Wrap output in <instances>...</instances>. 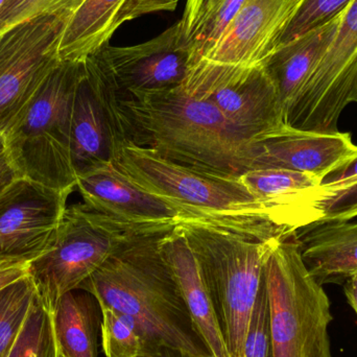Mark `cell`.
I'll use <instances>...</instances> for the list:
<instances>
[{"instance_id":"cell-1","label":"cell","mask_w":357,"mask_h":357,"mask_svg":"<svg viewBox=\"0 0 357 357\" xmlns=\"http://www.w3.org/2000/svg\"><path fill=\"white\" fill-rule=\"evenodd\" d=\"M113 110L119 142L128 140L178 165L228 177L256 169L258 142L181 86L144 96L123 93L114 86Z\"/></svg>"},{"instance_id":"cell-2","label":"cell","mask_w":357,"mask_h":357,"mask_svg":"<svg viewBox=\"0 0 357 357\" xmlns=\"http://www.w3.org/2000/svg\"><path fill=\"white\" fill-rule=\"evenodd\" d=\"M165 234L132 239L77 289L91 293L102 307L133 319L152 347L165 346L193 357H212L161 252Z\"/></svg>"},{"instance_id":"cell-3","label":"cell","mask_w":357,"mask_h":357,"mask_svg":"<svg viewBox=\"0 0 357 357\" xmlns=\"http://www.w3.org/2000/svg\"><path fill=\"white\" fill-rule=\"evenodd\" d=\"M112 165L146 192L182 210L189 222L226 229L264 243L289 236L271 222L241 178L185 167L128 140L115 144Z\"/></svg>"},{"instance_id":"cell-4","label":"cell","mask_w":357,"mask_h":357,"mask_svg":"<svg viewBox=\"0 0 357 357\" xmlns=\"http://www.w3.org/2000/svg\"><path fill=\"white\" fill-rule=\"evenodd\" d=\"M83 62L61 61L2 134L6 154L19 178L73 193L71 123Z\"/></svg>"},{"instance_id":"cell-5","label":"cell","mask_w":357,"mask_h":357,"mask_svg":"<svg viewBox=\"0 0 357 357\" xmlns=\"http://www.w3.org/2000/svg\"><path fill=\"white\" fill-rule=\"evenodd\" d=\"M273 357H331V302L306 268L297 232L266 241Z\"/></svg>"},{"instance_id":"cell-6","label":"cell","mask_w":357,"mask_h":357,"mask_svg":"<svg viewBox=\"0 0 357 357\" xmlns=\"http://www.w3.org/2000/svg\"><path fill=\"white\" fill-rule=\"evenodd\" d=\"M178 226L199 260L229 357H245L248 327L264 279L266 241L201 222Z\"/></svg>"},{"instance_id":"cell-7","label":"cell","mask_w":357,"mask_h":357,"mask_svg":"<svg viewBox=\"0 0 357 357\" xmlns=\"http://www.w3.org/2000/svg\"><path fill=\"white\" fill-rule=\"evenodd\" d=\"M154 233L167 232L115 220L84 203L67 206L54 245L29 264L38 298L52 312L62 296L79 289L119 248Z\"/></svg>"},{"instance_id":"cell-8","label":"cell","mask_w":357,"mask_h":357,"mask_svg":"<svg viewBox=\"0 0 357 357\" xmlns=\"http://www.w3.org/2000/svg\"><path fill=\"white\" fill-rule=\"evenodd\" d=\"M181 88L215 107L255 142L287 126L278 89L266 65L229 66L197 59L189 65Z\"/></svg>"},{"instance_id":"cell-9","label":"cell","mask_w":357,"mask_h":357,"mask_svg":"<svg viewBox=\"0 0 357 357\" xmlns=\"http://www.w3.org/2000/svg\"><path fill=\"white\" fill-rule=\"evenodd\" d=\"M350 102L357 104V0L342 10L335 37L289 113L287 126L335 133Z\"/></svg>"},{"instance_id":"cell-10","label":"cell","mask_w":357,"mask_h":357,"mask_svg":"<svg viewBox=\"0 0 357 357\" xmlns=\"http://www.w3.org/2000/svg\"><path fill=\"white\" fill-rule=\"evenodd\" d=\"M65 22L42 15L0 33V135L61 63Z\"/></svg>"},{"instance_id":"cell-11","label":"cell","mask_w":357,"mask_h":357,"mask_svg":"<svg viewBox=\"0 0 357 357\" xmlns=\"http://www.w3.org/2000/svg\"><path fill=\"white\" fill-rule=\"evenodd\" d=\"M70 195L24 178L0 192V259L31 262L54 245Z\"/></svg>"},{"instance_id":"cell-12","label":"cell","mask_w":357,"mask_h":357,"mask_svg":"<svg viewBox=\"0 0 357 357\" xmlns=\"http://www.w3.org/2000/svg\"><path fill=\"white\" fill-rule=\"evenodd\" d=\"M94 54L117 91L130 96L158 93L180 87L191 61L178 22L144 43L126 47L108 43Z\"/></svg>"},{"instance_id":"cell-13","label":"cell","mask_w":357,"mask_h":357,"mask_svg":"<svg viewBox=\"0 0 357 357\" xmlns=\"http://www.w3.org/2000/svg\"><path fill=\"white\" fill-rule=\"evenodd\" d=\"M119 140L113 84L96 54L84 61L71 123V159L75 174L112 165Z\"/></svg>"},{"instance_id":"cell-14","label":"cell","mask_w":357,"mask_h":357,"mask_svg":"<svg viewBox=\"0 0 357 357\" xmlns=\"http://www.w3.org/2000/svg\"><path fill=\"white\" fill-rule=\"evenodd\" d=\"M303 0H245L218 41L199 59L229 66L266 65Z\"/></svg>"},{"instance_id":"cell-15","label":"cell","mask_w":357,"mask_h":357,"mask_svg":"<svg viewBox=\"0 0 357 357\" xmlns=\"http://www.w3.org/2000/svg\"><path fill=\"white\" fill-rule=\"evenodd\" d=\"M75 190L91 209L135 226L169 232L190 220L182 210L134 184L113 165L77 175Z\"/></svg>"},{"instance_id":"cell-16","label":"cell","mask_w":357,"mask_h":357,"mask_svg":"<svg viewBox=\"0 0 357 357\" xmlns=\"http://www.w3.org/2000/svg\"><path fill=\"white\" fill-rule=\"evenodd\" d=\"M239 178L257 197L271 222L285 234L322 220L320 204L327 195L322 178L279 169H251Z\"/></svg>"},{"instance_id":"cell-17","label":"cell","mask_w":357,"mask_h":357,"mask_svg":"<svg viewBox=\"0 0 357 357\" xmlns=\"http://www.w3.org/2000/svg\"><path fill=\"white\" fill-rule=\"evenodd\" d=\"M256 169H279L323 178L357 155L351 134L319 133L285 126L258 142Z\"/></svg>"},{"instance_id":"cell-18","label":"cell","mask_w":357,"mask_h":357,"mask_svg":"<svg viewBox=\"0 0 357 357\" xmlns=\"http://www.w3.org/2000/svg\"><path fill=\"white\" fill-rule=\"evenodd\" d=\"M178 0H86L65 24L61 61L83 62L109 43L128 21L154 13L174 12Z\"/></svg>"},{"instance_id":"cell-19","label":"cell","mask_w":357,"mask_h":357,"mask_svg":"<svg viewBox=\"0 0 357 357\" xmlns=\"http://www.w3.org/2000/svg\"><path fill=\"white\" fill-rule=\"evenodd\" d=\"M160 248L212 357H229L199 260L178 225L161 237Z\"/></svg>"},{"instance_id":"cell-20","label":"cell","mask_w":357,"mask_h":357,"mask_svg":"<svg viewBox=\"0 0 357 357\" xmlns=\"http://www.w3.org/2000/svg\"><path fill=\"white\" fill-rule=\"evenodd\" d=\"M298 235L302 259L319 284H344L357 274V222H327Z\"/></svg>"},{"instance_id":"cell-21","label":"cell","mask_w":357,"mask_h":357,"mask_svg":"<svg viewBox=\"0 0 357 357\" xmlns=\"http://www.w3.org/2000/svg\"><path fill=\"white\" fill-rule=\"evenodd\" d=\"M340 16L341 14L279 46L266 62V69L280 96L285 123L308 79L331 45L339 25Z\"/></svg>"},{"instance_id":"cell-22","label":"cell","mask_w":357,"mask_h":357,"mask_svg":"<svg viewBox=\"0 0 357 357\" xmlns=\"http://www.w3.org/2000/svg\"><path fill=\"white\" fill-rule=\"evenodd\" d=\"M54 333L63 357H98L102 310L89 291L75 289L60 298L52 310Z\"/></svg>"},{"instance_id":"cell-23","label":"cell","mask_w":357,"mask_h":357,"mask_svg":"<svg viewBox=\"0 0 357 357\" xmlns=\"http://www.w3.org/2000/svg\"><path fill=\"white\" fill-rule=\"evenodd\" d=\"M245 0H186L178 21L191 61L203 56L218 41Z\"/></svg>"},{"instance_id":"cell-24","label":"cell","mask_w":357,"mask_h":357,"mask_svg":"<svg viewBox=\"0 0 357 357\" xmlns=\"http://www.w3.org/2000/svg\"><path fill=\"white\" fill-rule=\"evenodd\" d=\"M321 185L327 195L320 204L323 218L319 224L357 218V155L325 176Z\"/></svg>"},{"instance_id":"cell-25","label":"cell","mask_w":357,"mask_h":357,"mask_svg":"<svg viewBox=\"0 0 357 357\" xmlns=\"http://www.w3.org/2000/svg\"><path fill=\"white\" fill-rule=\"evenodd\" d=\"M37 298L29 275L0 289V356L12 349Z\"/></svg>"},{"instance_id":"cell-26","label":"cell","mask_w":357,"mask_h":357,"mask_svg":"<svg viewBox=\"0 0 357 357\" xmlns=\"http://www.w3.org/2000/svg\"><path fill=\"white\" fill-rule=\"evenodd\" d=\"M8 357H60L52 312L36 300Z\"/></svg>"},{"instance_id":"cell-27","label":"cell","mask_w":357,"mask_h":357,"mask_svg":"<svg viewBox=\"0 0 357 357\" xmlns=\"http://www.w3.org/2000/svg\"><path fill=\"white\" fill-rule=\"evenodd\" d=\"M102 346L106 357L148 356L152 346L146 342L139 325L125 314L102 307Z\"/></svg>"},{"instance_id":"cell-28","label":"cell","mask_w":357,"mask_h":357,"mask_svg":"<svg viewBox=\"0 0 357 357\" xmlns=\"http://www.w3.org/2000/svg\"><path fill=\"white\" fill-rule=\"evenodd\" d=\"M86 0H3L0 4V33L23 21L50 15L68 22Z\"/></svg>"},{"instance_id":"cell-29","label":"cell","mask_w":357,"mask_h":357,"mask_svg":"<svg viewBox=\"0 0 357 357\" xmlns=\"http://www.w3.org/2000/svg\"><path fill=\"white\" fill-rule=\"evenodd\" d=\"M350 1L351 0H303L285 29L279 46L333 20Z\"/></svg>"},{"instance_id":"cell-30","label":"cell","mask_w":357,"mask_h":357,"mask_svg":"<svg viewBox=\"0 0 357 357\" xmlns=\"http://www.w3.org/2000/svg\"><path fill=\"white\" fill-rule=\"evenodd\" d=\"M245 357H273L270 302L264 279L248 327Z\"/></svg>"},{"instance_id":"cell-31","label":"cell","mask_w":357,"mask_h":357,"mask_svg":"<svg viewBox=\"0 0 357 357\" xmlns=\"http://www.w3.org/2000/svg\"><path fill=\"white\" fill-rule=\"evenodd\" d=\"M29 275V262L17 259H0V289Z\"/></svg>"},{"instance_id":"cell-32","label":"cell","mask_w":357,"mask_h":357,"mask_svg":"<svg viewBox=\"0 0 357 357\" xmlns=\"http://www.w3.org/2000/svg\"><path fill=\"white\" fill-rule=\"evenodd\" d=\"M19 178L13 169L6 153L0 156V192L10 184L15 178Z\"/></svg>"},{"instance_id":"cell-33","label":"cell","mask_w":357,"mask_h":357,"mask_svg":"<svg viewBox=\"0 0 357 357\" xmlns=\"http://www.w3.org/2000/svg\"><path fill=\"white\" fill-rule=\"evenodd\" d=\"M343 287L348 302L357 314V274L348 279Z\"/></svg>"},{"instance_id":"cell-34","label":"cell","mask_w":357,"mask_h":357,"mask_svg":"<svg viewBox=\"0 0 357 357\" xmlns=\"http://www.w3.org/2000/svg\"><path fill=\"white\" fill-rule=\"evenodd\" d=\"M148 356L151 357H193L180 350L173 348L165 347V346H156L151 350Z\"/></svg>"},{"instance_id":"cell-35","label":"cell","mask_w":357,"mask_h":357,"mask_svg":"<svg viewBox=\"0 0 357 357\" xmlns=\"http://www.w3.org/2000/svg\"><path fill=\"white\" fill-rule=\"evenodd\" d=\"M6 153V148H4L3 136L0 135V156Z\"/></svg>"},{"instance_id":"cell-36","label":"cell","mask_w":357,"mask_h":357,"mask_svg":"<svg viewBox=\"0 0 357 357\" xmlns=\"http://www.w3.org/2000/svg\"><path fill=\"white\" fill-rule=\"evenodd\" d=\"M8 354H10V352H8ZM8 354H2V356H0V357H8Z\"/></svg>"},{"instance_id":"cell-37","label":"cell","mask_w":357,"mask_h":357,"mask_svg":"<svg viewBox=\"0 0 357 357\" xmlns=\"http://www.w3.org/2000/svg\"><path fill=\"white\" fill-rule=\"evenodd\" d=\"M2 1H3V0H0V4L2 3Z\"/></svg>"},{"instance_id":"cell-38","label":"cell","mask_w":357,"mask_h":357,"mask_svg":"<svg viewBox=\"0 0 357 357\" xmlns=\"http://www.w3.org/2000/svg\"><path fill=\"white\" fill-rule=\"evenodd\" d=\"M140 357H151V356H140Z\"/></svg>"},{"instance_id":"cell-39","label":"cell","mask_w":357,"mask_h":357,"mask_svg":"<svg viewBox=\"0 0 357 357\" xmlns=\"http://www.w3.org/2000/svg\"><path fill=\"white\" fill-rule=\"evenodd\" d=\"M60 357H63V356H60Z\"/></svg>"}]
</instances>
